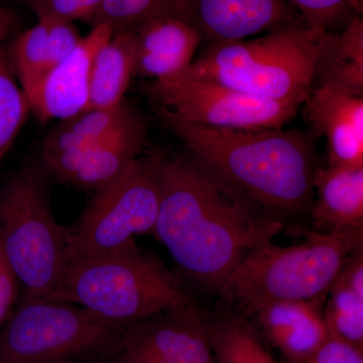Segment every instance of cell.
<instances>
[{"mask_svg": "<svg viewBox=\"0 0 363 363\" xmlns=\"http://www.w3.org/2000/svg\"><path fill=\"white\" fill-rule=\"evenodd\" d=\"M286 222L193 155H164L154 234L182 272L218 294L248 253Z\"/></svg>", "mask_w": 363, "mask_h": 363, "instance_id": "obj_1", "label": "cell"}, {"mask_svg": "<svg viewBox=\"0 0 363 363\" xmlns=\"http://www.w3.org/2000/svg\"><path fill=\"white\" fill-rule=\"evenodd\" d=\"M161 116L193 156L267 211L284 220L311 207L317 168L302 131L223 130Z\"/></svg>", "mask_w": 363, "mask_h": 363, "instance_id": "obj_2", "label": "cell"}, {"mask_svg": "<svg viewBox=\"0 0 363 363\" xmlns=\"http://www.w3.org/2000/svg\"><path fill=\"white\" fill-rule=\"evenodd\" d=\"M49 298L125 329L160 313L197 304L181 279L135 242L109 255L72 260Z\"/></svg>", "mask_w": 363, "mask_h": 363, "instance_id": "obj_3", "label": "cell"}, {"mask_svg": "<svg viewBox=\"0 0 363 363\" xmlns=\"http://www.w3.org/2000/svg\"><path fill=\"white\" fill-rule=\"evenodd\" d=\"M363 247V229L314 231L300 245L272 242L248 253L222 286L229 311L248 319L267 305L307 301L323 305L344 262Z\"/></svg>", "mask_w": 363, "mask_h": 363, "instance_id": "obj_4", "label": "cell"}, {"mask_svg": "<svg viewBox=\"0 0 363 363\" xmlns=\"http://www.w3.org/2000/svg\"><path fill=\"white\" fill-rule=\"evenodd\" d=\"M324 33L298 23L252 39L207 44L179 75L302 106Z\"/></svg>", "mask_w": 363, "mask_h": 363, "instance_id": "obj_5", "label": "cell"}, {"mask_svg": "<svg viewBox=\"0 0 363 363\" xmlns=\"http://www.w3.org/2000/svg\"><path fill=\"white\" fill-rule=\"evenodd\" d=\"M0 247L26 298H49L68 267L67 227L55 218L40 172L21 169L0 191Z\"/></svg>", "mask_w": 363, "mask_h": 363, "instance_id": "obj_6", "label": "cell"}, {"mask_svg": "<svg viewBox=\"0 0 363 363\" xmlns=\"http://www.w3.org/2000/svg\"><path fill=\"white\" fill-rule=\"evenodd\" d=\"M164 155L145 150L116 180L95 191L80 218L67 227L69 262L119 252L135 235L154 233Z\"/></svg>", "mask_w": 363, "mask_h": 363, "instance_id": "obj_7", "label": "cell"}, {"mask_svg": "<svg viewBox=\"0 0 363 363\" xmlns=\"http://www.w3.org/2000/svg\"><path fill=\"white\" fill-rule=\"evenodd\" d=\"M125 332L71 303L26 298L0 331V363H62L117 351Z\"/></svg>", "mask_w": 363, "mask_h": 363, "instance_id": "obj_8", "label": "cell"}, {"mask_svg": "<svg viewBox=\"0 0 363 363\" xmlns=\"http://www.w3.org/2000/svg\"><path fill=\"white\" fill-rule=\"evenodd\" d=\"M162 116L223 130L283 128L300 106L177 75L145 86Z\"/></svg>", "mask_w": 363, "mask_h": 363, "instance_id": "obj_9", "label": "cell"}, {"mask_svg": "<svg viewBox=\"0 0 363 363\" xmlns=\"http://www.w3.org/2000/svg\"><path fill=\"white\" fill-rule=\"evenodd\" d=\"M174 13L207 44L247 40L304 23L286 0H177Z\"/></svg>", "mask_w": 363, "mask_h": 363, "instance_id": "obj_10", "label": "cell"}, {"mask_svg": "<svg viewBox=\"0 0 363 363\" xmlns=\"http://www.w3.org/2000/svg\"><path fill=\"white\" fill-rule=\"evenodd\" d=\"M145 124L133 111L118 128L87 149L45 157L44 162L59 181L96 191L116 180L145 152Z\"/></svg>", "mask_w": 363, "mask_h": 363, "instance_id": "obj_11", "label": "cell"}, {"mask_svg": "<svg viewBox=\"0 0 363 363\" xmlns=\"http://www.w3.org/2000/svg\"><path fill=\"white\" fill-rule=\"evenodd\" d=\"M113 35L111 26L93 25L76 49L26 96L43 123L67 121L88 109L91 64L97 50Z\"/></svg>", "mask_w": 363, "mask_h": 363, "instance_id": "obj_12", "label": "cell"}, {"mask_svg": "<svg viewBox=\"0 0 363 363\" xmlns=\"http://www.w3.org/2000/svg\"><path fill=\"white\" fill-rule=\"evenodd\" d=\"M303 105L306 123L326 138L328 166L363 167V96L319 86Z\"/></svg>", "mask_w": 363, "mask_h": 363, "instance_id": "obj_13", "label": "cell"}, {"mask_svg": "<svg viewBox=\"0 0 363 363\" xmlns=\"http://www.w3.org/2000/svg\"><path fill=\"white\" fill-rule=\"evenodd\" d=\"M211 314L197 304L155 315L128 330L164 363H217L210 341Z\"/></svg>", "mask_w": 363, "mask_h": 363, "instance_id": "obj_14", "label": "cell"}, {"mask_svg": "<svg viewBox=\"0 0 363 363\" xmlns=\"http://www.w3.org/2000/svg\"><path fill=\"white\" fill-rule=\"evenodd\" d=\"M133 30L135 75L150 80L174 77L185 71L202 42L194 26L174 13L155 16Z\"/></svg>", "mask_w": 363, "mask_h": 363, "instance_id": "obj_15", "label": "cell"}, {"mask_svg": "<svg viewBox=\"0 0 363 363\" xmlns=\"http://www.w3.org/2000/svg\"><path fill=\"white\" fill-rule=\"evenodd\" d=\"M33 28L7 48L14 75L25 94L76 49L82 37L74 23L40 16Z\"/></svg>", "mask_w": 363, "mask_h": 363, "instance_id": "obj_16", "label": "cell"}, {"mask_svg": "<svg viewBox=\"0 0 363 363\" xmlns=\"http://www.w3.org/2000/svg\"><path fill=\"white\" fill-rule=\"evenodd\" d=\"M323 305L290 301L267 305L252 317L262 335L279 351L286 363H304L329 338Z\"/></svg>", "mask_w": 363, "mask_h": 363, "instance_id": "obj_17", "label": "cell"}, {"mask_svg": "<svg viewBox=\"0 0 363 363\" xmlns=\"http://www.w3.org/2000/svg\"><path fill=\"white\" fill-rule=\"evenodd\" d=\"M311 216L319 233L363 229V167H329L315 172Z\"/></svg>", "mask_w": 363, "mask_h": 363, "instance_id": "obj_18", "label": "cell"}, {"mask_svg": "<svg viewBox=\"0 0 363 363\" xmlns=\"http://www.w3.org/2000/svg\"><path fill=\"white\" fill-rule=\"evenodd\" d=\"M328 86L363 96V21L357 16L337 33L325 32L313 72V88Z\"/></svg>", "mask_w": 363, "mask_h": 363, "instance_id": "obj_19", "label": "cell"}, {"mask_svg": "<svg viewBox=\"0 0 363 363\" xmlns=\"http://www.w3.org/2000/svg\"><path fill=\"white\" fill-rule=\"evenodd\" d=\"M135 35L133 30L113 33L93 57L89 82V108H113L135 75Z\"/></svg>", "mask_w": 363, "mask_h": 363, "instance_id": "obj_20", "label": "cell"}, {"mask_svg": "<svg viewBox=\"0 0 363 363\" xmlns=\"http://www.w3.org/2000/svg\"><path fill=\"white\" fill-rule=\"evenodd\" d=\"M133 112L124 104L113 108H89L64 121L43 145V159L85 150L108 135Z\"/></svg>", "mask_w": 363, "mask_h": 363, "instance_id": "obj_21", "label": "cell"}, {"mask_svg": "<svg viewBox=\"0 0 363 363\" xmlns=\"http://www.w3.org/2000/svg\"><path fill=\"white\" fill-rule=\"evenodd\" d=\"M209 333L217 363H277L247 319L236 313L211 315Z\"/></svg>", "mask_w": 363, "mask_h": 363, "instance_id": "obj_22", "label": "cell"}, {"mask_svg": "<svg viewBox=\"0 0 363 363\" xmlns=\"http://www.w3.org/2000/svg\"><path fill=\"white\" fill-rule=\"evenodd\" d=\"M323 312L329 337L363 350V291L335 279Z\"/></svg>", "mask_w": 363, "mask_h": 363, "instance_id": "obj_23", "label": "cell"}, {"mask_svg": "<svg viewBox=\"0 0 363 363\" xmlns=\"http://www.w3.org/2000/svg\"><path fill=\"white\" fill-rule=\"evenodd\" d=\"M30 104L14 75L7 48H0V162L25 125Z\"/></svg>", "mask_w": 363, "mask_h": 363, "instance_id": "obj_24", "label": "cell"}, {"mask_svg": "<svg viewBox=\"0 0 363 363\" xmlns=\"http://www.w3.org/2000/svg\"><path fill=\"white\" fill-rule=\"evenodd\" d=\"M177 0H104L93 25L104 23L113 33L133 30L145 21L174 13ZM175 14V13H174Z\"/></svg>", "mask_w": 363, "mask_h": 363, "instance_id": "obj_25", "label": "cell"}, {"mask_svg": "<svg viewBox=\"0 0 363 363\" xmlns=\"http://www.w3.org/2000/svg\"><path fill=\"white\" fill-rule=\"evenodd\" d=\"M314 30L337 33L354 16H362V0H286ZM339 30V32H340Z\"/></svg>", "mask_w": 363, "mask_h": 363, "instance_id": "obj_26", "label": "cell"}, {"mask_svg": "<svg viewBox=\"0 0 363 363\" xmlns=\"http://www.w3.org/2000/svg\"><path fill=\"white\" fill-rule=\"evenodd\" d=\"M104 0H44L37 16H50L74 23L93 21L97 18Z\"/></svg>", "mask_w": 363, "mask_h": 363, "instance_id": "obj_27", "label": "cell"}, {"mask_svg": "<svg viewBox=\"0 0 363 363\" xmlns=\"http://www.w3.org/2000/svg\"><path fill=\"white\" fill-rule=\"evenodd\" d=\"M304 363H363V350L329 337Z\"/></svg>", "mask_w": 363, "mask_h": 363, "instance_id": "obj_28", "label": "cell"}, {"mask_svg": "<svg viewBox=\"0 0 363 363\" xmlns=\"http://www.w3.org/2000/svg\"><path fill=\"white\" fill-rule=\"evenodd\" d=\"M112 363H164L155 351L126 329L124 340Z\"/></svg>", "mask_w": 363, "mask_h": 363, "instance_id": "obj_29", "label": "cell"}, {"mask_svg": "<svg viewBox=\"0 0 363 363\" xmlns=\"http://www.w3.org/2000/svg\"><path fill=\"white\" fill-rule=\"evenodd\" d=\"M18 279L0 247V324L6 319L16 298Z\"/></svg>", "mask_w": 363, "mask_h": 363, "instance_id": "obj_30", "label": "cell"}, {"mask_svg": "<svg viewBox=\"0 0 363 363\" xmlns=\"http://www.w3.org/2000/svg\"><path fill=\"white\" fill-rule=\"evenodd\" d=\"M16 25V16L11 9L0 6V48L11 35Z\"/></svg>", "mask_w": 363, "mask_h": 363, "instance_id": "obj_31", "label": "cell"}, {"mask_svg": "<svg viewBox=\"0 0 363 363\" xmlns=\"http://www.w3.org/2000/svg\"><path fill=\"white\" fill-rule=\"evenodd\" d=\"M25 1L30 7H32L33 11H35V13H38V11H39L40 7H42L44 0H25Z\"/></svg>", "mask_w": 363, "mask_h": 363, "instance_id": "obj_32", "label": "cell"}]
</instances>
